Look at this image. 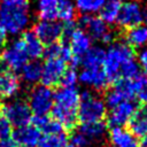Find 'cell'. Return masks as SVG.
<instances>
[{"instance_id":"cell-1","label":"cell","mask_w":147,"mask_h":147,"mask_svg":"<svg viewBox=\"0 0 147 147\" xmlns=\"http://www.w3.org/2000/svg\"><path fill=\"white\" fill-rule=\"evenodd\" d=\"M78 105L79 93L76 87H60L54 92V103L51 114L67 132H72L79 123L77 115Z\"/></svg>"},{"instance_id":"cell-2","label":"cell","mask_w":147,"mask_h":147,"mask_svg":"<svg viewBox=\"0 0 147 147\" xmlns=\"http://www.w3.org/2000/svg\"><path fill=\"white\" fill-rule=\"evenodd\" d=\"M30 22L29 0H0V24L9 34L22 32Z\"/></svg>"},{"instance_id":"cell-3","label":"cell","mask_w":147,"mask_h":147,"mask_svg":"<svg viewBox=\"0 0 147 147\" xmlns=\"http://www.w3.org/2000/svg\"><path fill=\"white\" fill-rule=\"evenodd\" d=\"M134 57L133 48L125 41H116L111 44L105 54V60L102 63V69L110 84H114L119 79L121 65Z\"/></svg>"},{"instance_id":"cell-4","label":"cell","mask_w":147,"mask_h":147,"mask_svg":"<svg viewBox=\"0 0 147 147\" xmlns=\"http://www.w3.org/2000/svg\"><path fill=\"white\" fill-rule=\"evenodd\" d=\"M77 115L78 122L80 123L103 121L107 116L106 103L101 98L93 94L92 92L84 91L82 94H79Z\"/></svg>"},{"instance_id":"cell-5","label":"cell","mask_w":147,"mask_h":147,"mask_svg":"<svg viewBox=\"0 0 147 147\" xmlns=\"http://www.w3.org/2000/svg\"><path fill=\"white\" fill-rule=\"evenodd\" d=\"M54 103V91L45 85L32 88L29 94L28 105L31 109L32 115L44 116L48 115Z\"/></svg>"},{"instance_id":"cell-6","label":"cell","mask_w":147,"mask_h":147,"mask_svg":"<svg viewBox=\"0 0 147 147\" xmlns=\"http://www.w3.org/2000/svg\"><path fill=\"white\" fill-rule=\"evenodd\" d=\"M0 113L10 122L13 126L20 127L31 123L32 113L28 105V101L15 100L9 103H0Z\"/></svg>"},{"instance_id":"cell-7","label":"cell","mask_w":147,"mask_h":147,"mask_svg":"<svg viewBox=\"0 0 147 147\" xmlns=\"http://www.w3.org/2000/svg\"><path fill=\"white\" fill-rule=\"evenodd\" d=\"M79 25L80 29L90 36V38L101 40L105 44L114 40V33L108 30L106 23L99 16H94L92 14L83 15L79 18Z\"/></svg>"},{"instance_id":"cell-8","label":"cell","mask_w":147,"mask_h":147,"mask_svg":"<svg viewBox=\"0 0 147 147\" xmlns=\"http://www.w3.org/2000/svg\"><path fill=\"white\" fill-rule=\"evenodd\" d=\"M68 69V62L60 57H47L41 65L40 82L47 87H56L60 85L61 78Z\"/></svg>"},{"instance_id":"cell-9","label":"cell","mask_w":147,"mask_h":147,"mask_svg":"<svg viewBox=\"0 0 147 147\" xmlns=\"http://www.w3.org/2000/svg\"><path fill=\"white\" fill-rule=\"evenodd\" d=\"M28 55L23 48L21 39L15 40L5 48L0 55V62L11 71H21L23 65L28 62Z\"/></svg>"},{"instance_id":"cell-10","label":"cell","mask_w":147,"mask_h":147,"mask_svg":"<svg viewBox=\"0 0 147 147\" xmlns=\"http://www.w3.org/2000/svg\"><path fill=\"white\" fill-rule=\"evenodd\" d=\"M67 44L72 54L71 67H75L80 63L82 56L91 48V38L84 30L76 26L71 32Z\"/></svg>"},{"instance_id":"cell-11","label":"cell","mask_w":147,"mask_h":147,"mask_svg":"<svg viewBox=\"0 0 147 147\" xmlns=\"http://www.w3.org/2000/svg\"><path fill=\"white\" fill-rule=\"evenodd\" d=\"M142 18L144 16L139 3L137 1H126L121 5L116 22L119 28L127 30L133 26L140 25Z\"/></svg>"},{"instance_id":"cell-12","label":"cell","mask_w":147,"mask_h":147,"mask_svg":"<svg viewBox=\"0 0 147 147\" xmlns=\"http://www.w3.org/2000/svg\"><path fill=\"white\" fill-rule=\"evenodd\" d=\"M137 106L132 100H124L118 105L110 108V111L107 114V126L117 127L125 125L131 116L133 115Z\"/></svg>"},{"instance_id":"cell-13","label":"cell","mask_w":147,"mask_h":147,"mask_svg":"<svg viewBox=\"0 0 147 147\" xmlns=\"http://www.w3.org/2000/svg\"><path fill=\"white\" fill-rule=\"evenodd\" d=\"M41 138V132L32 124L16 127L11 133V139L17 147H37Z\"/></svg>"},{"instance_id":"cell-14","label":"cell","mask_w":147,"mask_h":147,"mask_svg":"<svg viewBox=\"0 0 147 147\" xmlns=\"http://www.w3.org/2000/svg\"><path fill=\"white\" fill-rule=\"evenodd\" d=\"M78 79L88 85L92 86L94 90L99 91V92H103L107 91L110 85L102 67H95V68H84L82 70V72L78 76Z\"/></svg>"},{"instance_id":"cell-15","label":"cell","mask_w":147,"mask_h":147,"mask_svg":"<svg viewBox=\"0 0 147 147\" xmlns=\"http://www.w3.org/2000/svg\"><path fill=\"white\" fill-rule=\"evenodd\" d=\"M63 24L54 21H40L33 26V32L41 40L44 45H49L57 41L62 34Z\"/></svg>"},{"instance_id":"cell-16","label":"cell","mask_w":147,"mask_h":147,"mask_svg":"<svg viewBox=\"0 0 147 147\" xmlns=\"http://www.w3.org/2000/svg\"><path fill=\"white\" fill-rule=\"evenodd\" d=\"M20 91V79L14 71L0 62V98L9 99Z\"/></svg>"},{"instance_id":"cell-17","label":"cell","mask_w":147,"mask_h":147,"mask_svg":"<svg viewBox=\"0 0 147 147\" xmlns=\"http://www.w3.org/2000/svg\"><path fill=\"white\" fill-rule=\"evenodd\" d=\"M126 125L127 130L136 138H142L147 136V105L137 107Z\"/></svg>"},{"instance_id":"cell-18","label":"cell","mask_w":147,"mask_h":147,"mask_svg":"<svg viewBox=\"0 0 147 147\" xmlns=\"http://www.w3.org/2000/svg\"><path fill=\"white\" fill-rule=\"evenodd\" d=\"M21 41L23 45V48L28 55V57L31 59H39L44 55L45 46L41 42V40L37 37V34L33 32V30H29L23 32L21 36Z\"/></svg>"},{"instance_id":"cell-19","label":"cell","mask_w":147,"mask_h":147,"mask_svg":"<svg viewBox=\"0 0 147 147\" xmlns=\"http://www.w3.org/2000/svg\"><path fill=\"white\" fill-rule=\"evenodd\" d=\"M109 141L111 147H139L137 138L122 126L111 127L109 132Z\"/></svg>"},{"instance_id":"cell-20","label":"cell","mask_w":147,"mask_h":147,"mask_svg":"<svg viewBox=\"0 0 147 147\" xmlns=\"http://www.w3.org/2000/svg\"><path fill=\"white\" fill-rule=\"evenodd\" d=\"M78 130H79L78 133H80L82 136H84L90 142L100 141L101 139H103V137L106 134L107 124L103 121L80 123Z\"/></svg>"},{"instance_id":"cell-21","label":"cell","mask_w":147,"mask_h":147,"mask_svg":"<svg viewBox=\"0 0 147 147\" xmlns=\"http://www.w3.org/2000/svg\"><path fill=\"white\" fill-rule=\"evenodd\" d=\"M31 123L44 134H49V133H59L64 131L61 124L55 121L53 117H49L47 115L44 116H34L31 119Z\"/></svg>"},{"instance_id":"cell-22","label":"cell","mask_w":147,"mask_h":147,"mask_svg":"<svg viewBox=\"0 0 147 147\" xmlns=\"http://www.w3.org/2000/svg\"><path fill=\"white\" fill-rule=\"evenodd\" d=\"M125 42L132 48L145 45L147 42V28L137 25L125 30Z\"/></svg>"},{"instance_id":"cell-23","label":"cell","mask_w":147,"mask_h":147,"mask_svg":"<svg viewBox=\"0 0 147 147\" xmlns=\"http://www.w3.org/2000/svg\"><path fill=\"white\" fill-rule=\"evenodd\" d=\"M106 52L100 47H91L80 59V63L83 68H95L102 67L105 60Z\"/></svg>"},{"instance_id":"cell-24","label":"cell","mask_w":147,"mask_h":147,"mask_svg":"<svg viewBox=\"0 0 147 147\" xmlns=\"http://www.w3.org/2000/svg\"><path fill=\"white\" fill-rule=\"evenodd\" d=\"M22 78L29 84H36L41 78V64L38 61H28L21 69Z\"/></svg>"},{"instance_id":"cell-25","label":"cell","mask_w":147,"mask_h":147,"mask_svg":"<svg viewBox=\"0 0 147 147\" xmlns=\"http://www.w3.org/2000/svg\"><path fill=\"white\" fill-rule=\"evenodd\" d=\"M59 0H39L38 16L41 21H54L57 18Z\"/></svg>"},{"instance_id":"cell-26","label":"cell","mask_w":147,"mask_h":147,"mask_svg":"<svg viewBox=\"0 0 147 147\" xmlns=\"http://www.w3.org/2000/svg\"><path fill=\"white\" fill-rule=\"evenodd\" d=\"M68 137L64 131L41 136L37 147H67Z\"/></svg>"},{"instance_id":"cell-27","label":"cell","mask_w":147,"mask_h":147,"mask_svg":"<svg viewBox=\"0 0 147 147\" xmlns=\"http://www.w3.org/2000/svg\"><path fill=\"white\" fill-rule=\"evenodd\" d=\"M119 8H121V3L118 0H109L107 2H105V5L102 6V8L99 10L100 11V18L105 22V23H114L117 20L118 13H119Z\"/></svg>"},{"instance_id":"cell-28","label":"cell","mask_w":147,"mask_h":147,"mask_svg":"<svg viewBox=\"0 0 147 147\" xmlns=\"http://www.w3.org/2000/svg\"><path fill=\"white\" fill-rule=\"evenodd\" d=\"M76 16V9L74 3L70 0H59L57 3V18L62 22H74Z\"/></svg>"},{"instance_id":"cell-29","label":"cell","mask_w":147,"mask_h":147,"mask_svg":"<svg viewBox=\"0 0 147 147\" xmlns=\"http://www.w3.org/2000/svg\"><path fill=\"white\" fill-rule=\"evenodd\" d=\"M140 75L139 64L136 62L134 57L125 61L119 69V79L126 78V79H133Z\"/></svg>"},{"instance_id":"cell-30","label":"cell","mask_w":147,"mask_h":147,"mask_svg":"<svg viewBox=\"0 0 147 147\" xmlns=\"http://www.w3.org/2000/svg\"><path fill=\"white\" fill-rule=\"evenodd\" d=\"M105 2L106 0H76V6L80 13L86 15L99 11Z\"/></svg>"},{"instance_id":"cell-31","label":"cell","mask_w":147,"mask_h":147,"mask_svg":"<svg viewBox=\"0 0 147 147\" xmlns=\"http://www.w3.org/2000/svg\"><path fill=\"white\" fill-rule=\"evenodd\" d=\"M134 80L137 86L136 95L144 105H147V76H142L140 74L138 77L134 78Z\"/></svg>"},{"instance_id":"cell-32","label":"cell","mask_w":147,"mask_h":147,"mask_svg":"<svg viewBox=\"0 0 147 147\" xmlns=\"http://www.w3.org/2000/svg\"><path fill=\"white\" fill-rule=\"evenodd\" d=\"M77 80H78V75H77L76 70L74 68H69L63 74L61 82H60V85L62 87H75Z\"/></svg>"},{"instance_id":"cell-33","label":"cell","mask_w":147,"mask_h":147,"mask_svg":"<svg viewBox=\"0 0 147 147\" xmlns=\"http://www.w3.org/2000/svg\"><path fill=\"white\" fill-rule=\"evenodd\" d=\"M11 133H13V125L0 113V140L10 138L11 137Z\"/></svg>"},{"instance_id":"cell-34","label":"cell","mask_w":147,"mask_h":147,"mask_svg":"<svg viewBox=\"0 0 147 147\" xmlns=\"http://www.w3.org/2000/svg\"><path fill=\"white\" fill-rule=\"evenodd\" d=\"M91 142L80 133L72 134L70 142L67 144V147H90Z\"/></svg>"},{"instance_id":"cell-35","label":"cell","mask_w":147,"mask_h":147,"mask_svg":"<svg viewBox=\"0 0 147 147\" xmlns=\"http://www.w3.org/2000/svg\"><path fill=\"white\" fill-rule=\"evenodd\" d=\"M139 64L141 67V69L144 70V72L147 76V48L144 49L140 54H139Z\"/></svg>"},{"instance_id":"cell-36","label":"cell","mask_w":147,"mask_h":147,"mask_svg":"<svg viewBox=\"0 0 147 147\" xmlns=\"http://www.w3.org/2000/svg\"><path fill=\"white\" fill-rule=\"evenodd\" d=\"M0 147H17L16 144L13 141V139H2L0 140Z\"/></svg>"},{"instance_id":"cell-37","label":"cell","mask_w":147,"mask_h":147,"mask_svg":"<svg viewBox=\"0 0 147 147\" xmlns=\"http://www.w3.org/2000/svg\"><path fill=\"white\" fill-rule=\"evenodd\" d=\"M6 41H7V33L0 24V48L6 45Z\"/></svg>"},{"instance_id":"cell-38","label":"cell","mask_w":147,"mask_h":147,"mask_svg":"<svg viewBox=\"0 0 147 147\" xmlns=\"http://www.w3.org/2000/svg\"><path fill=\"white\" fill-rule=\"evenodd\" d=\"M139 147H147V136L141 138V141L139 144Z\"/></svg>"},{"instance_id":"cell-39","label":"cell","mask_w":147,"mask_h":147,"mask_svg":"<svg viewBox=\"0 0 147 147\" xmlns=\"http://www.w3.org/2000/svg\"><path fill=\"white\" fill-rule=\"evenodd\" d=\"M144 20H145V22H146V25H147V13L145 14V17H144Z\"/></svg>"},{"instance_id":"cell-40","label":"cell","mask_w":147,"mask_h":147,"mask_svg":"<svg viewBox=\"0 0 147 147\" xmlns=\"http://www.w3.org/2000/svg\"><path fill=\"white\" fill-rule=\"evenodd\" d=\"M118 1H119V0H118Z\"/></svg>"}]
</instances>
